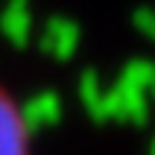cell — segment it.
<instances>
[{"mask_svg": "<svg viewBox=\"0 0 155 155\" xmlns=\"http://www.w3.org/2000/svg\"><path fill=\"white\" fill-rule=\"evenodd\" d=\"M0 155H29L26 120L3 88H0Z\"/></svg>", "mask_w": 155, "mask_h": 155, "instance_id": "6da1fadb", "label": "cell"}]
</instances>
